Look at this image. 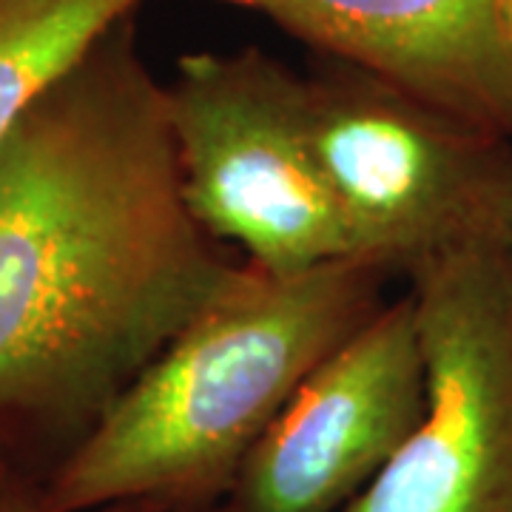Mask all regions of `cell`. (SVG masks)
Masks as SVG:
<instances>
[{
  "label": "cell",
  "mask_w": 512,
  "mask_h": 512,
  "mask_svg": "<svg viewBox=\"0 0 512 512\" xmlns=\"http://www.w3.org/2000/svg\"><path fill=\"white\" fill-rule=\"evenodd\" d=\"M305 80L353 256L410 279L450 251L512 237V140L336 57L313 55Z\"/></svg>",
  "instance_id": "3957f363"
},
{
  "label": "cell",
  "mask_w": 512,
  "mask_h": 512,
  "mask_svg": "<svg viewBox=\"0 0 512 512\" xmlns=\"http://www.w3.org/2000/svg\"><path fill=\"white\" fill-rule=\"evenodd\" d=\"M165 89L185 200L211 237L279 276L353 256L302 74L248 46L180 57Z\"/></svg>",
  "instance_id": "277c9868"
},
{
  "label": "cell",
  "mask_w": 512,
  "mask_h": 512,
  "mask_svg": "<svg viewBox=\"0 0 512 512\" xmlns=\"http://www.w3.org/2000/svg\"><path fill=\"white\" fill-rule=\"evenodd\" d=\"M387 279L359 256L291 276L245 262L49 470V501L74 512L228 504L296 387L382 308Z\"/></svg>",
  "instance_id": "7a4b0ae2"
},
{
  "label": "cell",
  "mask_w": 512,
  "mask_h": 512,
  "mask_svg": "<svg viewBox=\"0 0 512 512\" xmlns=\"http://www.w3.org/2000/svg\"><path fill=\"white\" fill-rule=\"evenodd\" d=\"M146 0H0V143L26 106ZM237 9V0H220Z\"/></svg>",
  "instance_id": "ba28073f"
},
{
  "label": "cell",
  "mask_w": 512,
  "mask_h": 512,
  "mask_svg": "<svg viewBox=\"0 0 512 512\" xmlns=\"http://www.w3.org/2000/svg\"><path fill=\"white\" fill-rule=\"evenodd\" d=\"M313 55L379 74L433 109L512 140V40L501 0H237Z\"/></svg>",
  "instance_id": "52a82bcc"
},
{
  "label": "cell",
  "mask_w": 512,
  "mask_h": 512,
  "mask_svg": "<svg viewBox=\"0 0 512 512\" xmlns=\"http://www.w3.org/2000/svg\"><path fill=\"white\" fill-rule=\"evenodd\" d=\"M427 402L342 512H512V237L410 276Z\"/></svg>",
  "instance_id": "5b68a950"
},
{
  "label": "cell",
  "mask_w": 512,
  "mask_h": 512,
  "mask_svg": "<svg viewBox=\"0 0 512 512\" xmlns=\"http://www.w3.org/2000/svg\"><path fill=\"white\" fill-rule=\"evenodd\" d=\"M245 262L188 208L126 15L0 143V441L49 473Z\"/></svg>",
  "instance_id": "6da1fadb"
},
{
  "label": "cell",
  "mask_w": 512,
  "mask_h": 512,
  "mask_svg": "<svg viewBox=\"0 0 512 512\" xmlns=\"http://www.w3.org/2000/svg\"><path fill=\"white\" fill-rule=\"evenodd\" d=\"M427 402L416 299L382 305L296 387L239 473L237 512H342Z\"/></svg>",
  "instance_id": "8992f818"
},
{
  "label": "cell",
  "mask_w": 512,
  "mask_h": 512,
  "mask_svg": "<svg viewBox=\"0 0 512 512\" xmlns=\"http://www.w3.org/2000/svg\"><path fill=\"white\" fill-rule=\"evenodd\" d=\"M46 470L35 461L20 456L15 447L0 441V512H74L60 510L46 495ZM83 512H151L137 507H106V510ZM205 512H237L231 504H222Z\"/></svg>",
  "instance_id": "9c48e42d"
}]
</instances>
